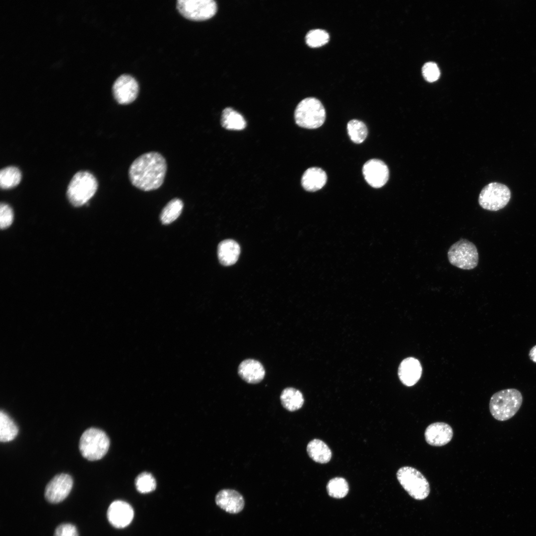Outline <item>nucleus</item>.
<instances>
[{
    "label": "nucleus",
    "instance_id": "f257e3e1",
    "mask_svg": "<svg viewBox=\"0 0 536 536\" xmlns=\"http://www.w3.org/2000/svg\"><path fill=\"white\" fill-rule=\"evenodd\" d=\"M165 158L159 152L151 151L136 158L129 169L132 184L143 191L156 190L163 184L167 171Z\"/></svg>",
    "mask_w": 536,
    "mask_h": 536
},
{
    "label": "nucleus",
    "instance_id": "f03ea898",
    "mask_svg": "<svg viewBox=\"0 0 536 536\" xmlns=\"http://www.w3.org/2000/svg\"><path fill=\"white\" fill-rule=\"evenodd\" d=\"M523 402V396L517 389L510 388L500 390L491 397L489 408L491 414L496 420L506 421L518 411Z\"/></svg>",
    "mask_w": 536,
    "mask_h": 536
},
{
    "label": "nucleus",
    "instance_id": "7ed1b4c3",
    "mask_svg": "<svg viewBox=\"0 0 536 536\" xmlns=\"http://www.w3.org/2000/svg\"><path fill=\"white\" fill-rule=\"evenodd\" d=\"M98 188L95 177L87 171L76 173L70 181L67 196L74 206H80L86 203L95 194Z\"/></svg>",
    "mask_w": 536,
    "mask_h": 536
},
{
    "label": "nucleus",
    "instance_id": "20e7f679",
    "mask_svg": "<svg viewBox=\"0 0 536 536\" xmlns=\"http://www.w3.org/2000/svg\"><path fill=\"white\" fill-rule=\"evenodd\" d=\"M296 123L300 127L314 129L321 127L326 119V111L321 102L313 97L301 100L294 112Z\"/></svg>",
    "mask_w": 536,
    "mask_h": 536
},
{
    "label": "nucleus",
    "instance_id": "39448f33",
    "mask_svg": "<svg viewBox=\"0 0 536 536\" xmlns=\"http://www.w3.org/2000/svg\"><path fill=\"white\" fill-rule=\"evenodd\" d=\"M110 440L102 430L91 427L81 435L79 449L81 455L89 461L102 459L107 453Z\"/></svg>",
    "mask_w": 536,
    "mask_h": 536
},
{
    "label": "nucleus",
    "instance_id": "423d86ee",
    "mask_svg": "<svg viewBox=\"0 0 536 536\" xmlns=\"http://www.w3.org/2000/svg\"><path fill=\"white\" fill-rule=\"evenodd\" d=\"M397 477L403 488L413 499L422 500L429 495V483L417 469L411 467H402L398 470Z\"/></svg>",
    "mask_w": 536,
    "mask_h": 536
},
{
    "label": "nucleus",
    "instance_id": "0eeeda50",
    "mask_svg": "<svg viewBox=\"0 0 536 536\" xmlns=\"http://www.w3.org/2000/svg\"><path fill=\"white\" fill-rule=\"evenodd\" d=\"M451 264L458 268L470 270L478 263V253L475 245L465 239H461L453 244L448 252Z\"/></svg>",
    "mask_w": 536,
    "mask_h": 536
},
{
    "label": "nucleus",
    "instance_id": "6e6552de",
    "mask_svg": "<svg viewBox=\"0 0 536 536\" xmlns=\"http://www.w3.org/2000/svg\"><path fill=\"white\" fill-rule=\"evenodd\" d=\"M511 198L509 188L501 183H490L481 190L478 197V203L483 209L497 211L504 208Z\"/></svg>",
    "mask_w": 536,
    "mask_h": 536
},
{
    "label": "nucleus",
    "instance_id": "1a4fd4ad",
    "mask_svg": "<svg viewBox=\"0 0 536 536\" xmlns=\"http://www.w3.org/2000/svg\"><path fill=\"white\" fill-rule=\"evenodd\" d=\"M177 8L185 18L200 21L212 17L217 11V4L213 0H178Z\"/></svg>",
    "mask_w": 536,
    "mask_h": 536
},
{
    "label": "nucleus",
    "instance_id": "9d476101",
    "mask_svg": "<svg viewBox=\"0 0 536 536\" xmlns=\"http://www.w3.org/2000/svg\"><path fill=\"white\" fill-rule=\"evenodd\" d=\"M139 86L132 76L124 74L119 76L113 83L112 91L117 102L123 105L131 103L136 98Z\"/></svg>",
    "mask_w": 536,
    "mask_h": 536
},
{
    "label": "nucleus",
    "instance_id": "9b49d317",
    "mask_svg": "<svg viewBox=\"0 0 536 536\" xmlns=\"http://www.w3.org/2000/svg\"><path fill=\"white\" fill-rule=\"evenodd\" d=\"M73 485L70 475L61 473L55 476L47 484L45 489V497L51 503L63 501L70 493Z\"/></svg>",
    "mask_w": 536,
    "mask_h": 536
},
{
    "label": "nucleus",
    "instance_id": "f8f14e48",
    "mask_svg": "<svg viewBox=\"0 0 536 536\" xmlns=\"http://www.w3.org/2000/svg\"><path fill=\"white\" fill-rule=\"evenodd\" d=\"M362 173L366 181L371 187L379 188L384 186L389 177L387 165L382 160L372 159L364 164Z\"/></svg>",
    "mask_w": 536,
    "mask_h": 536
},
{
    "label": "nucleus",
    "instance_id": "ddd939ff",
    "mask_svg": "<svg viewBox=\"0 0 536 536\" xmlns=\"http://www.w3.org/2000/svg\"><path fill=\"white\" fill-rule=\"evenodd\" d=\"M134 517V511L128 503L118 500L113 502L107 511V518L114 527L122 528L129 525Z\"/></svg>",
    "mask_w": 536,
    "mask_h": 536
},
{
    "label": "nucleus",
    "instance_id": "4468645a",
    "mask_svg": "<svg viewBox=\"0 0 536 536\" xmlns=\"http://www.w3.org/2000/svg\"><path fill=\"white\" fill-rule=\"evenodd\" d=\"M453 430L451 426L443 422H434L429 425L424 432L426 442L430 445L443 446L452 440Z\"/></svg>",
    "mask_w": 536,
    "mask_h": 536
},
{
    "label": "nucleus",
    "instance_id": "2eb2a0df",
    "mask_svg": "<svg viewBox=\"0 0 536 536\" xmlns=\"http://www.w3.org/2000/svg\"><path fill=\"white\" fill-rule=\"evenodd\" d=\"M215 502L221 509L230 514L240 513L245 506L243 496L237 491L231 489H223L218 491Z\"/></svg>",
    "mask_w": 536,
    "mask_h": 536
},
{
    "label": "nucleus",
    "instance_id": "dca6fc26",
    "mask_svg": "<svg viewBox=\"0 0 536 536\" xmlns=\"http://www.w3.org/2000/svg\"><path fill=\"white\" fill-rule=\"evenodd\" d=\"M422 366L419 361L413 357L403 359L398 367V374L401 382L411 387L419 380L422 374Z\"/></svg>",
    "mask_w": 536,
    "mask_h": 536
},
{
    "label": "nucleus",
    "instance_id": "f3484780",
    "mask_svg": "<svg viewBox=\"0 0 536 536\" xmlns=\"http://www.w3.org/2000/svg\"><path fill=\"white\" fill-rule=\"evenodd\" d=\"M239 376L249 384H258L265 377V370L262 364L253 359L243 360L238 369Z\"/></svg>",
    "mask_w": 536,
    "mask_h": 536
},
{
    "label": "nucleus",
    "instance_id": "a211bd4d",
    "mask_svg": "<svg viewBox=\"0 0 536 536\" xmlns=\"http://www.w3.org/2000/svg\"><path fill=\"white\" fill-rule=\"evenodd\" d=\"M327 181V174L323 169L319 167H311L307 169L303 174L301 184L305 190L315 192L322 189Z\"/></svg>",
    "mask_w": 536,
    "mask_h": 536
},
{
    "label": "nucleus",
    "instance_id": "6ab92c4d",
    "mask_svg": "<svg viewBox=\"0 0 536 536\" xmlns=\"http://www.w3.org/2000/svg\"><path fill=\"white\" fill-rule=\"evenodd\" d=\"M240 253L239 245L234 240L227 239L218 246L217 254L220 263L225 266L234 264Z\"/></svg>",
    "mask_w": 536,
    "mask_h": 536
},
{
    "label": "nucleus",
    "instance_id": "aec40b11",
    "mask_svg": "<svg viewBox=\"0 0 536 536\" xmlns=\"http://www.w3.org/2000/svg\"><path fill=\"white\" fill-rule=\"evenodd\" d=\"M307 452L313 461L320 464L328 463L332 458L330 448L324 442L318 439H313L308 444Z\"/></svg>",
    "mask_w": 536,
    "mask_h": 536
},
{
    "label": "nucleus",
    "instance_id": "412c9836",
    "mask_svg": "<svg viewBox=\"0 0 536 536\" xmlns=\"http://www.w3.org/2000/svg\"><path fill=\"white\" fill-rule=\"evenodd\" d=\"M280 400L283 407L289 411H295L299 409L304 402L302 393L292 387L285 388L282 391Z\"/></svg>",
    "mask_w": 536,
    "mask_h": 536
},
{
    "label": "nucleus",
    "instance_id": "4be33fe9",
    "mask_svg": "<svg viewBox=\"0 0 536 536\" xmlns=\"http://www.w3.org/2000/svg\"><path fill=\"white\" fill-rule=\"evenodd\" d=\"M222 126L228 130H242L246 126V122L243 116L232 108H225L221 118Z\"/></svg>",
    "mask_w": 536,
    "mask_h": 536
},
{
    "label": "nucleus",
    "instance_id": "5701e85b",
    "mask_svg": "<svg viewBox=\"0 0 536 536\" xmlns=\"http://www.w3.org/2000/svg\"><path fill=\"white\" fill-rule=\"evenodd\" d=\"M18 428L13 419L5 411L0 412V440L7 442L13 440L17 436Z\"/></svg>",
    "mask_w": 536,
    "mask_h": 536
},
{
    "label": "nucleus",
    "instance_id": "b1692460",
    "mask_svg": "<svg viewBox=\"0 0 536 536\" xmlns=\"http://www.w3.org/2000/svg\"><path fill=\"white\" fill-rule=\"evenodd\" d=\"M183 202L179 198L170 201L162 210L160 219L163 224L171 223L180 215L183 208Z\"/></svg>",
    "mask_w": 536,
    "mask_h": 536
},
{
    "label": "nucleus",
    "instance_id": "393cba45",
    "mask_svg": "<svg viewBox=\"0 0 536 536\" xmlns=\"http://www.w3.org/2000/svg\"><path fill=\"white\" fill-rule=\"evenodd\" d=\"M21 174L16 167L8 166L0 170V186L2 189H9L16 186L20 182Z\"/></svg>",
    "mask_w": 536,
    "mask_h": 536
},
{
    "label": "nucleus",
    "instance_id": "a878e982",
    "mask_svg": "<svg viewBox=\"0 0 536 536\" xmlns=\"http://www.w3.org/2000/svg\"><path fill=\"white\" fill-rule=\"evenodd\" d=\"M347 130L350 139L355 143H362L368 134V130L365 124L363 122L355 119L348 122Z\"/></svg>",
    "mask_w": 536,
    "mask_h": 536
},
{
    "label": "nucleus",
    "instance_id": "bb28decb",
    "mask_svg": "<svg viewBox=\"0 0 536 536\" xmlns=\"http://www.w3.org/2000/svg\"><path fill=\"white\" fill-rule=\"evenodd\" d=\"M327 489L329 495L331 497L341 498L348 493L349 487L344 478L336 477L330 480L327 485Z\"/></svg>",
    "mask_w": 536,
    "mask_h": 536
},
{
    "label": "nucleus",
    "instance_id": "cd10ccee",
    "mask_svg": "<svg viewBox=\"0 0 536 536\" xmlns=\"http://www.w3.org/2000/svg\"><path fill=\"white\" fill-rule=\"evenodd\" d=\"M305 39L308 45L312 47H317L328 42L329 34L324 29H314L307 32Z\"/></svg>",
    "mask_w": 536,
    "mask_h": 536
},
{
    "label": "nucleus",
    "instance_id": "c85d7f7f",
    "mask_svg": "<svg viewBox=\"0 0 536 536\" xmlns=\"http://www.w3.org/2000/svg\"><path fill=\"white\" fill-rule=\"evenodd\" d=\"M135 484L137 490L142 493L154 490L156 486L155 479L148 472H142L139 474L135 479Z\"/></svg>",
    "mask_w": 536,
    "mask_h": 536
},
{
    "label": "nucleus",
    "instance_id": "c756f323",
    "mask_svg": "<svg viewBox=\"0 0 536 536\" xmlns=\"http://www.w3.org/2000/svg\"><path fill=\"white\" fill-rule=\"evenodd\" d=\"M422 72L425 79L430 82L436 81L440 74L437 65L433 62L425 64L422 67Z\"/></svg>",
    "mask_w": 536,
    "mask_h": 536
},
{
    "label": "nucleus",
    "instance_id": "7c9ffc66",
    "mask_svg": "<svg viewBox=\"0 0 536 536\" xmlns=\"http://www.w3.org/2000/svg\"><path fill=\"white\" fill-rule=\"evenodd\" d=\"M13 213L11 208L5 203H1L0 206V226L1 229L8 227L12 223Z\"/></svg>",
    "mask_w": 536,
    "mask_h": 536
},
{
    "label": "nucleus",
    "instance_id": "2f4dec72",
    "mask_svg": "<svg viewBox=\"0 0 536 536\" xmlns=\"http://www.w3.org/2000/svg\"><path fill=\"white\" fill-rule=\"evenodd\" d=\"M54 536H78L76 527L71 524L64 523L56 529Z\"/></svg>",
    "mask_w": 536,
    "mask_h": 536
},
{
    "label": "nucleus",
    "instance_id": "473e14b6",
    "mask_svg": "<svg viewBox=\"0 0 536 536\" xmlns=\"http://www.w3.org/2000/svg\"><path fill=\"white\" fill-rule=\"evenodd\" d=\"M529 356L530 359L534 362L536 363V345L534 346L530 350Z\"/></svg>",
    "mask_w": 536,
    "mask_h": 536
}]
</instances>
